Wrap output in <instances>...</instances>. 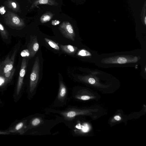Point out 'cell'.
<instances>
[{
    "mask_svg": "<svg viewBox=\"0 0 146 146\" xmlns=\"http://www.w3.org/2000/svg\"><path fill=\"white\" fill-rule=\"evenodd\" d=\"M40 62L38 56L35 61L30 76L29 92L32 94L36 89L38 81L40 72Z\"/></svg>",
    "mask_w": 146,
    "mask_h": 146,
    "instance_id": "obj_1",
    "label": "cell"
},
{
    "mask_svg": "<svg viewBox=\"0 0 146 146\" xmlns=\"http://www.w3.org/2000/svg\"><path fill=\"white\" fill-rule=\"evenodd\" d=\"M27 66V62L26 58L23 57L22 60L20 70L18 78L15 91L16 96H19L22 89L24 77L25 75Z\"/></svg>",
    "mask_w": 146,
    "mask_h": 146,
    "instance_id": "obj_2",
    "label": "cell"
},
{
    "mask_svg": "<svg viewBox=\"0 0 146 146\" xmlns=\"http://www.w3.org/2000/svg\"><path fill=\"white\" fill-rule=\"evenodd\" d=\"M60 32L65 38L74 41L75 35L71 24L68 22H63L59 26Z\"/></svg>",
    "mask_w": 146,
    "mask_h": 146,
    "instance_id": "obj_3",
    "label": "cell"
},
{
    "mask_svg": "<svg viewBox=\"0 0 146 146\" xmlns=\"http://www.w3.org/2000/svg\"><path fill=\"white\" fill-rule=\"evenodd\" d=\"M67 94L66 87L62 81H60L58 95L54 105L60 106L65 104L66 100Z\"/></svg>",
    "mask_w": 146,
    "mask_h": 146,
    "instance_id": "obj_4",
    "label": "cell"
},
{
    "mask_svg": "<svg viewBox=\"0 0 146 146\" xmlns=\"http://www.w3.org/2000/svg\"><path fill=\"white\" fill-rule=\"evenodd\" d=\"M17 52L16 49L13 52L11 58L8 56L4 61L0 64V69L4 74L13 69L15 57Z\"/></svg>",
    "mask_w": 146,
    "mask_h": 146,
    "instance_id": "obj_5",
    "label": "cell"
},
{
    "mask_svg": "<svg viewBox=\"0 0 146 146\" xmlns=\"http://www.w3.org/2000/svg\"><path fill=\"white\" fill-rule=\"evenodd\" d=\"M5 20L7 24L14 27H21L25 25L23 20L11 12H8L5 15Z\"/></svg>",
    "mask_w": 146,
    "mask_h": 146,
    "instance_id": "obj_6",
    "label": "cell"
},
{
    "mask_svg": "<svg viewBox=\"0 0 146 146\" xmlns=\"http://www.w3.org/2000/svg\"><path fill=\"white\" fill-rule=\"evenodd\" d=\"M39 48V44L37 36H31L27 46V49L29 52L30 56L34 57L38 51Z\"/></svg>",
    "mask_w": 146,
    "mask_h": 146,
    "instance_id": "obj_7",
    "label": "cell"
},
{
    "mask_svg": "<svg viewBox=\"0 0 146 146\" xmlns=\"http://www.w3.org/2000/svg\"><path fill=\"white\" fill-rule=\"evenodd\" d=\"M27 120L21 121L10 128L8 131L10 133H19L22 135L26 132L27 126Z\"/></svg>",
    "mask_w": 146,
    "mask_h": 146,
    "instance_id": "obj_8",
    "label": "cell"
},
{
    "mask_svg": "<svg viewBox=\"0 0 146 146\" xmlns=\"http://www.w3.org/2000/svg\"><path fill=\"white\" fill-rule=\"evenodd\" d=\"M62 50L65 52L70 54H74L77 50V48L71 45H61Z\"/></svg>",
    "mask_w": 146,
    "mask_h": 146,
    "instance_id": "obj_9",
    "label": "cell"
},
{
    "mask_svg": "<svg viewBox=\"0 0 146 146\" xmlns=\"http://www.w3.org/2000/svg\"><path fill=\"white\" fill-rule=\"evenodd\" d=\"M57 4L54 0H36L31 6V9H32L39 4H46L52 5H56Z\"/></svg>",
    "mask_w": 146,
    "mask_h": 146,
    "instance_id": "obj_10",
    "label": "cell"
},
{
    "mask_svg": "<svg viewBox=\"0 0 146 146\" xmlns=\"http://www.w3.org/2000/svg\"><path fill=\"white\" fill-rule=\"evenodd\" d=\"M42 122L41 119L39 117H36L33 118L30 121L29 125H27L25 132L33 127L39 125Z\"/></svg>",
    "mask_w": 146,
    "mask_h": 146,
    "instance_id": "obj_11",
    "label": "cell"
},
{
    "mask_svg": "<svg viewBox=\"0 0 146 146\" xmlns=\"http://www.w3.org/2000/svg\"><path fill=\"white\" fill-rule=\"evenodd\" d=\"M53 15L50 13H47L43 15L40 17V20L42 23H44L49 21L52 18Z\"/></svg>",
    "mask_w": 146,
    "mask_h": 146,
    "instance_id": "obj_12",
    "label": "cell"
},
{
    "mask_svg": "<svg viewBox=\"0 0 146 146\" xmlns=\"http://www.w3.org/2000/svg\"><path fill=\"white\" fill-rule=\"evenodd\" d=\"M15 71L14 68L13 70L3 74V75L9 83L11 81Z\"/></svg>",
    "mask_w": 146,
    "mask_h": 146,
    "instance_id": "obj_13",
    "label": "cell"
},
{
    "mask_svg": "<svg viewBox=\"0 0 146 146\" xmlns=\"http://www.w3.org/2000/svg\"><path fill=\"white\" fill-rule=\"evenodd\" d=\"M44 40L52 48L58 50L60 49L59 46L54 42L47 38H45Z\"/></svg>",
    "mask_w": 146,
    "mask_h": 146,
    "instance_id": "obj_14",
    "label": "cell"
},
{
    "mask_svg": "<svg viewBox=\"0 0 146 146\" xmlns=\"http://www.w3.org/2000/svg\"><path fill=\"white\" fill-rule=\"evenodd\" d=\"M8 83L0 69V87H4Z\"/></svg>",
    "mask_w": 146,
    "mask_h": 146,
    "instance_id": "obj_15",
    "label": "cell"
},
{
    "mask_svg": "<svg viewBox=\"0 0 146 146\" xmlns=\"http://www.w3.org/2000/svg\"><path fill=\"white\" fill-rule=\"evenodd\" d=\"M0 33L2 37L7 39L8 37V33L3 26L0 23Z\"/></svg>",
    "mask_w": 146,
    "mask_h": 146,
    "instance_id": "obj_16",
    "label": "cell"
},
{
    "mask_svg": "<svg viewBox=\"0 0 146 146\" xmlns=\"http://www.w3.org/2000/svg\"><path fill=\"white\" fill-rule=\"evenodd\" d=\"M77 54L78 56H85L89 55L88 52L86 50H81L79 51Z\"/></svg>",
    "mask_w": 146,
    "mask_h": 146,
    "instance_id": "obj_17",
    "label": "cell"
},
{
    "mask_svg": "<svg viewBox=\"0 0 146 146\" xmlns=\"http://www.w3.org/2000/svg\"><path fill=\"white\" fill-rule=\"evenodd\" d=\"M21 55L23 57H28L30 56V53L28 49L23 50L21 53Z\"/></svg>",
    "mask_w": 146,
    "mask_h": 146,
    "instance_id": "obj_18",
    "label": "cell"
},
{
    "mask_svg": "<svg viewBox=\"0 0 146 146\" xmlns=\"http://www.w3.org/2000/svg\"><path fill=\"white\" fill-rule=\"evenodd\" d=\"M81 131L84 133H86L88 131L89 128L87 124H85L84 125H81Z\"/></svg>",
    "mask_w": 146,
    "mask_h": 146,
    "instance_id": "obj_19",
    "label": "cell"
},
{
    "mask_svg": "<svg viewBox=\"0 0 146 146\" xmlns=\"http://www.w3.org/2000/svg\"><path fill=\"white\" fill-rule=\"evenodd\" d=\"M117 61L119 63L123 64L126 62L127 60L125 58L120 57L118 59Z\"/></svg>",
    "mask_w": 146,
    "mask_h": 146,
    "instance_id": "obj_20",
    "label": "cell"
},
{
    "mask_svg": "<svg viewBox=\"0 0 146 146\" xmlns=\"http://www.w3.org/2000/svg\"><path fill=\"white\" fill-rule=\"evenodd\" d=\"M60 22L58 20H54L52 21V24L53 25H56L59 24Z\"/></svg>",
    "mask_w": 146,
    "mask_h": 146,
    "instance_id": "obj_21",
    "label": "cell"
},
{
    "mask_svg": "<svg viewBox=\"0 0 146 146\" xmlns=\"http://www.w3.org/2000/svg\"><path fill=\"white\" fill-rule=\"evenodd\" d=\"M89 82L91 84H94L95 82L94 79L93 78H90L88 79Z\"/></svg>",
    "mask_w": 146,
    "mask_h": 146,
    "instance_id": "obj_22",
    "label": "cell"
},
{
    "mask_svg": "<svg viewBox=\"0 0 146 146\" xmlns=\"http://www.w3.org/2000/svg\"><path fill=\"white\" fill-rule=\"evenodd\" d=\"M10 134V133L8 131H0V135H8Z\"/></svg>",
    "mask_w": 146,
    "mask_h": 146,
    "instance_id": "obj_23",
    "label": "cell"
},
{
    "mask_svg": "<svg viewBox=\"0 0 146 146\" xmlns=\"http://www.w3.org/2000/svg\"><path fill=\"white\" fill-rule=\"evenodd\" d=\"M114 119L117 121H119L121 119V118L119 116L116 115L114 117Z\"/></svg>",
    "mask_w": 146,
    "mask_h": 146,
    "instance_id": "obj_24",
    "label": "cell"
},
{
    "mask_svg": "<svg viewBox=\"0 0 146 146\" xmlns=\"http://www.w3.org/2000/svg\"><path fill=\"white\" fill-rule=\"evenodd\" d=\"M11 5L13 8H15L17 7V5L16 3L13 2L11 3Z\"/></svg>",
    "mask_w": 146,
    "mask_h": 146,
    "instance_id": "obj_25",
    "label": "cell"
},
{
    "mask_svg": "<svg viewBox=\"0 0 146 146\" xmlns=\"http://www.w3.org/2000/svg\"><path fill=\"white\" fill-rule=\"evenodd\" d=\"M0 12L1 13H4L5 11L4 10V7L0 9Z\"/></svg>",
    "mask_w": 146,
    "mask_h": 146,
    "instance_id": "obj_26",
    "label": "cell"
},
{
    "mask_svg": "<svg viewBox=\"0 0 146 146\" xmlns=\"http://www.w3.org/2000/svg\"><path fill=\"white\" fill-rule=\"evenodd\" d=\"M145 23L146 24V17H145Z\"/></svg>",
    "mask_w": 146,
    "mask_h": 146,
    "instance_id": "obj_27",
    "label": "cell"
}]
</instances>
